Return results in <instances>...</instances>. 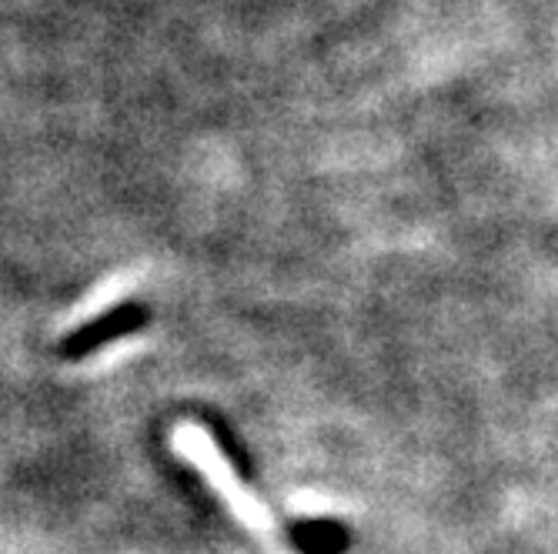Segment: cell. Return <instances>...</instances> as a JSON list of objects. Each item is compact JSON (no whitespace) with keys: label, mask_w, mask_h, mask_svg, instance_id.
<instances>
[{"label":"cell","mask_w":558,"mask_h":554,"mask_svg":"<svg viewBox=\"0 0 558 554\" xmlns=\"http://www.w3.org/2000/svg\"><path fill=\"white\" fill-rule=\"evenodd\" d=\"M174 447H178V455H184L201 475L208 478V484L221 494L225 505H228L251 531L262 534L275 551H288L281 531H278V525H275V518H271V512L262 505V497L241 481V475L234 471V465H231L228 455H225V447L218 444V438H215L208 428H201V424H181V428L174 431Z\"/></svg>","instance_id":"6da1fadb"},{"label":"cell","mask_w":558,"mask_h":554,"mask_svg":"<svg viewBox=\"0 0 558 554\" xmlns=\"http://www.w3.org/2000/svg\"><path fill=\"white\" fill-rule=\"evenodd\" d=\"M141 324H144V315H141V311H118V315H108V318H100V321L87 324L84 331L71 334L68 344H64V355L74 358V361H81V358L94 355V350L108 347L114 337L134 334Z\"/></svg>","instance_id":"7a4b0ae2"}]
</instances>
